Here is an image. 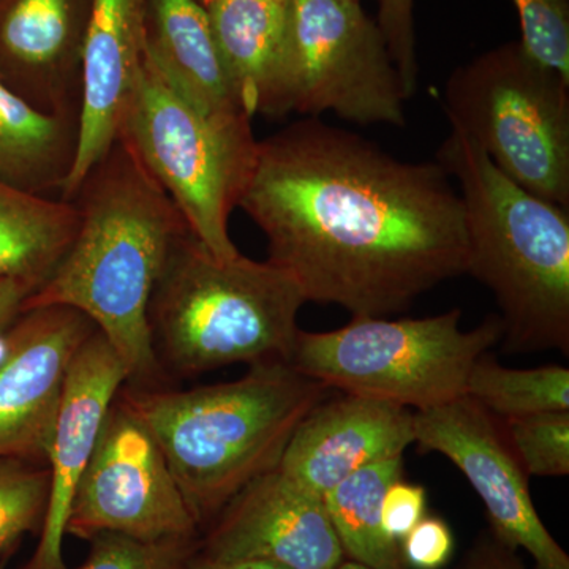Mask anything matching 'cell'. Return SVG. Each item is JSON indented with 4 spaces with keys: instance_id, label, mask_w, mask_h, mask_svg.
<instances>
[{
    "instance_id": "cell-8",
    "label": "cell",
    "mask_w": 569,
    "mask_h": 569,
    "mask_svg": "<svg viewBox=\"0 0 569 569\" xmlns=\"http://www.w3.org/2000/svg\"><path fill=\"white\" fill-rule=\"evenodd\" d=\"M452 129L471 138L512 182L569 209V81L520 41L452 71L445 86Z\"/></svg>"
},
{
    "instance_id": "cell-21",
    "label": "cell",
    "mask_w": 569,
    "mask_h": 569,
    "mask_svg": "<svg viewBox=\"0 0 569 569\" xmlns=\"http://www.w3.org/2000/svg\"><path fill=\"white\" fill-rule=\"evenodd\" d=\"M78 222L73 201L0 182V279L28 280L40 288L69 250Z\"/></svg>"
},
{
    "instance_id": "cell-19",
    "label": "cell",
    "mask_w": 569,
    "mask_h": 569,
    "mask_svg": "<svg viewBox=\"0 0 569 569\" xmlns=\"http://www.w3.org/2000/svg\"><path fill=\"white\" fill-rule=\"evenodd\" d=\"M146 51L198 110L246 112L224 73L208 10L198 0H149Z\"/></svg>"
},
{
    "instance_id": "cell-11",
    "label": "cell",
    "mask_w": 569,
    "mask_h": 569,
    "mask_svg": "<svg viewBox=\"0 0 569 569\" xmlns=\"http://www.w3.org/2000/svg\"><path fill=\"white\" fill-rule=\"evenodd\" d=\"M415 443L462 471L501 545L530 553L537 569H569V557L538 516L529 475L489 411L467 395L413 413Z\"/></svg>"
},
{
    "instance_id": "cell-26",
    "label": "cell",
    "mask_w": 569,
    "mask_h": 569,
    "mask_svg": "<svg viewBox=\"0 0 569 569\" xmlns=\"http://www.w3.org/2000/svg\"><path fill=\"white\" fill-rule=\"evenodd\" d=\"M91 550L78 569H192L200 539L140 541L118 533L89 539Z\"/></svg>"
},
{
    "instance_id": "cell-13",
    "label": "cell",
    "mask_w": 569,
    "mask_h": 569,
    "mask_svg": "<svg viewBox=\"0 0 569 569\" xmlns=\"http://www.w3.org/2000/svg\"><path fill=\"white\" fill-rule=\"evenodd\" d=\"M208 560H264L288 569H336L343 550L323 498L279 468L247 485L198 542Z\"/></svg>"
},
{
    "instance_id": "cell-22",
    "label": "cell",
    "mask_w": 569,
    "mask_h": 569,
    "mask_svg": "<svg viewBox=\"0 0 569 569\" xmlns=\"http://www.w3.org/2000/svg\"><path fill=\"white\" fill-rule=\"evenodd\" d=\"M402 458L380 460L350 475L323 497L343 556L370 569H408L399 542L381 522L385 492L402 479Z\"/></svg>"
},
{
    "instance_id": "cell-23",
    "label": "cell",
    "mask_w": 569,
    "mask_h": 569,
    "mask_svg": "<svg viewBox=\"0 0 569 569\" xmlns=\"http://www.w3.org/2000/svg\"><path fill=\"white\" fill-rule=\"evenodd\" d=\"M466 395L503 421L569 411V369L553 365L508 369L485 353L471 367Z\"/></svg>"
},
{
    "instance_id": "cell-29",
    "label": "cell",
    "mask_w": 569,
    "mask_h": 569,
    "mask_svg": "<svg viewBox=\"0 0 569 569\" xmlns=\"http://www.w3.org/2000/svg\"><path fill=\"white\" fill-rule=\"evenodd\" d=\"M427 493L422 486L397 479L385 492L381 522L389 538L402 542L415 527L426 518Z\"/></svg>"
},
{
    "instance_id": "cell-27",
    "label": "cell",
    "mask_w": 569,
    "mask_h": 569,
    "mask_svg": "<svg viewBox=\"0 0 569 569\" xmlns=\"http://www.w3.org/2000/svg\"><path fill=\"white\" fill-rule=\"evenodd\" d=\"M522 47L542 66L569 81V0H512Z\"/></svg>"
},
{
    "instance_id": "cell-9",
    "label": "cell",
    "mask_w": 569,
    "mask_h": 569,
    "mask_svg": "<svg viewBox=\"0 0 569 569\" xmlns=\"http://www.w3.org/2000/svg\"><path fill=\"white\" fill-rule=\"evenodd\" d=\"M287 91L299 114L406 126L408 100L387 39L359 0H290Z\"/></svg>"
},
{
    "instance_id": "cell-12",
    "label": "cell",
    "mask_w": 569,
    "mask_h": 569,
    "mask_svg": "<svg viewBox=\"0 0 569 569\" xmlns=\"http://www.w3.org/2000/svg\"><path fill=\"white\" fill-rule=\"evenodd\" d=\"M96 325L80 310H22L0 343V459H44L71 362Z\"/></svg>"
},
{
    "instance_id": "cell-35",
    "label": "cell",
    "mask_w": 569,
    "mask_h": 569,
    "mask_svg": "<svg viewBox=\"0 0 569 569\" xmlns=\"http://www.w3.org/2000/svg\"><path fill=\"white\" fill-rule=\"evenodd\" d=\"M0 569H7V561L0 560Z\"/></svg>"
},
{
    "instance_id": "cell-25",
    "label": "cell",
    "mask_w": 569,
    "mask_h": 569,
    "mask_svg": "<svg viewBox=\"0 0 569 569\" xmlns=\"http://www.w3.org/2000/svg\"><path fill=\"white\" fill-rule=\"evenodd\" d=\"M505 436L529 477L569 473V411L508 419Z\"/></svg>"
},
{
    "instance_id": "cell-16",
    "label": "cell",
    "mask_w": 569,
    "mask_h": 569,
    "mask_svg": "<svg viewBox=\"0 0 569 569\" xmlns=\"http://www.w3.org/2000/svg\"><path fill=\"white\" fill-rule=\"evenodd\" d=\"M411 443L413 413L408 408L340 392L321 400L296 427L279 470L323 498L361 468L402 458Z\"/></svg>"
},
{
    "instance_id": "cell-2",
    "label": "cell",
    "mask_w": 569,
    "mask_h": 569,
    "mask_svg": "<svg viewBox=\"0 0 569 569\" xmlns=\"http://www.w3.org/2000/svg\"><path fill=\"white\" fill-rule=\"evenodd\" d=\"M80 222L61 263L24 310H80L114 348L130 380H153L149 302L171 247L190 231L132 146L119 137L71 198Z\"/></svg>"
},
{
    "instance_id": "cell-14",
    "label": "cell",
    "mask_w": 569,
    "mask_h": 569,
    "mask_svg": "<svg viewBox=\"0 0 569 569\" xmlns=\"http://www.w3.org/2000/svg\"><path fill=\"white\" fill-rule=\"evenodd\" d=\"M126 381L129 376L121 359L96 329L78 350L67 373L44 458L50 463V496L40 541L22 569H67L62 548L71 500L92 458L104 417Z\"/></svg>"
},
{
    "instance_id": "cell-6",
    "label": "cell",
    "mask_w": 569,
    "mask_h": 569,
    "mask_svg": "<svg viewBox=\"0 0 569 569\" xmlns=\"http://www.w3.org/2000/svg\"><path fill=\"white\" fill-rule=\"evenodd\" d=\"M182 213L190 233L219 260L238 257L228 233L258 140L246 112L208 114L164 78L146 51L121 134Z\"/></svg>"
},
{
    "instance_id": "cell-34",
    "label": "cell",
    "mask_w": 569,
    "mask_h": 569,
    "mask_svg": "<svg viewBox=\"0 0 569 569\" xmlns=\"http://www.w3.org/2000/svg\"><path fill=\"white\" fill-rule=\"evenodd\" d=\"M198 2H200L201 6H203V7H208L209 3L213 2V0H198Z\"/></svg>"
},
{
    "instance_id": "cell-30",
    "label": "cell",
    "mask_w": 569,
    "mask_h": 569,
    "mask_svg": "<svg viewBox=\"0 0 569 569\" xmlns=\"http://www.w3.org/2000/svg\"><path fill=\"white\" fill-rule=\"evenodd\" d=\"M37 290L39 287L28 280L11 277L0 279V332H6L21 316L26 302Z\"/></svg>"
},
{
    "instance_id": "cell-4",
    "label": "cell",
    "mask_w": 569,
    "mask_h": 569,
    "mask_svg": "<svg viewBox=\"0 0 569 569\" xmlns=\"http://www.w3.org/2000/svg\"><path fill=\"white\" fill-rule=\"evenodd\" d=\"M437 162L456 179L471 274L496 296L509 351L569 353V211L512 182L452 129Z\"/></svg>"
},
{
    "instance_id": "cell-33",
    "label": "cell",
    "mask_w": 569,
    "mask_h": 569,
    "mask_svg": "<svg viewBox=\"0 0 569 569\" xmlns=\"http://www.w3.org/2000/svg\"><path fill=\"white\" fill-rule=\"evenodd\" d=\"M336 569H370L365 567V565L356 563V561H342V563L339 565Z\"/></svg>"
},
{
    "instance_id": "cell-1",
    "label": "cell",
    "mask_w": 569,
    "mask_h": 569,
    "mask_svg": "<svg viewBox=\"0 0 569 569\" xmlns=\"http://www.w3.org/2000/svg\"><path fill=\"white\" fill-rule=\"evenodd\" d=\"M239 208L306 301L353 317L402 312L467 274L466 212L447 170L317 118L258 140Z\"/></svg>"
},
{
    "instance_id": "cell-10",
    "label": "cell",
    "mask_w": 569,
    "mask_h": 569,
    "mask_svg": "<svg viewBox=\"0 0 569 569\" xmlns=\"http://www.w3.org/2000/svg\"><path fill=\"white\" fill-rule=\"evenodd\" d=\"M66 533L86 541L100 533L140 541L200 539L159 445L118 396L74 490Z\"/></svg>"
},
{
    "instance_id": "cell-32",
    "label": "cell",
    "mask_w": 569,
    "mask_h": 569,
    "mask_svg": "<svg viewBox=\"0 0 569 569\" xmlns=\"http://www.w3.org/2000/svg\"><path fill=\"white\" fill-rule=\"evenodd\" d=\"M192 569H288L264 560H208L194 556Z\"/></svg>"
},
{
    "instance_id": "cell-17",
    "label": "cell",
    "mask_w": 569,
    "mask_h": 569,
    "mask_svg": "<svg viewBox=\"0 0 569 569\" xmlns=\"http://www.w3.org/2000/svg\"><path fill=\"white\" fill-rule=\"evenodd\" d=\"M92 0H0V78L47 112H80Z\"/></svg>"
},
{
    "instance_id": "cell-3",
    "label": "cell",
    "mask_w": 569,
    "mask_h": 569,
    "mask_svg": "<svg viewBox=\"0 0 569 569\" xmlns=\"http://www.w3.org/2000/svg\"><path fill=\"white\" fill-rule=\"evenodd\" d=\"M329 388L290 362H261L231 383L189 391L132 388L118 399L159 445L198 526L279 468L288 441Z\"/></svg>"
},
{
    "instance_id": "cell-18",
    "label": "cell",
    "mask_w": 569,
    "mask_h": 569,
    "mask_svg": "<svg viewBox=\"0 0 569 569\" xmlns=\"http://www.w3.org/2000/svg\"><path fill=\"white\" fill-rule=\"evenodd\" d=\"M204 9L239 107L250 118L288 114L290 0H213Z\"/></svg>"
},
{
    "instance_id": "cell-7",
    "label": "cell",
    "mask_w": 569,
    "mask_h": 569,
    "mask_svg": "<svg viewBox=\"0 0 569 569\" xmlns=\"http://www.w3.org/2000/svg\"><path fill=\"white\" fill-rule=\"evenodd\" d=\"M462 312L387 320L353 317L328 332L299 331L290 365L340 392L426 410L466 395L471 367L503 337L500 317L471 331Z\"/></svg>"
},
{
    "instance_id": "cell-31",
    "label": "cell",
    "mask_w": 569,
    "mask_h": 569,
    "mask_svg": "<svg viewBox=\"0 0 569 569\" xmlns=\"http://www.w3.org/2000/svg\"><path fill=\"white\" fill-rule=\"evenodd\" d=\"M460 569H526L522 561L516 557L515 550L501 545L498 539L493 542L478 546L468 556Z\"/></svg>"
},
{
    "instance_id": "cell-20",
    "label": "cell",
    "mask_w": 569,
    "mask_h": 569,
    "mask_svg": "<svg viewBox=\"0 0 569 569\" xmlns=\"http://www.w3.org/2000/svg\"><path fill=\"white\" fill-rule=\"evenodd\" d=\"M80 112H47L0 78V182L22 192H62L77 157Z\"/></svg>"
},
{
    "instance_id": "cell-5",
    "label": "cell",
    "mask_w": 569,
    "mask_h": 569,
    "mask_svg": "<svg viewBox=\"0 0 569 569\" xmlns=\"http://www.w3.org/2000/svg\"><path fill=\"white\" fill-rule=\"evenodd\" d=\"M306 302L279 266L242 253L219 260L186 231L149 302L153 350L186 377L236 362H290Z\"/></svg>"
},
{
    "instance_id": "cell-24",
    "label": "cell",
    "mask_w": 569,
    "mask_h": 569,
    "mask_svg": "<svg viewBox=\"0 0 569 569\" xmlns=\"http://www.w3.org/2000/svg\"><path fill=\"white\" fill-rule=\"evenodd\" d=\"M50 496V470L22 459H0V556L26 533L41 529Z\"/></svg>"
},
{
    "instance_id": "cell-15",
    "label": "cell",
    "mask_w": 569,
    "mask_h": 569,
    "mask_svg": "<svg viewBox=\"0 0 569 569\" xmlns=\"http://www.w3.org/2000/svg\"><path fill=\"white\" fill-rule=\"evenodd\" d=\"M149 0H92L82 47L80 137L61 198L70 201L121 134L148 44Z\"/></svg>"
},
{
    "instance_id": "cell-28",
    "label": "cell",
    "mask_w": 569,
    "mask_h": 569,
    "mask_svg": "<svg viewBox=\"0 0 569 569\" xmlns=\"http://www.w3.org/2000/svg\"><path fill=\"white\" fill-rule=\"evenodd\" d=\"M403 561L411 569H441L455 552V537L440 518H425L400 542Z\"/></svg>"
}]
</instances>
